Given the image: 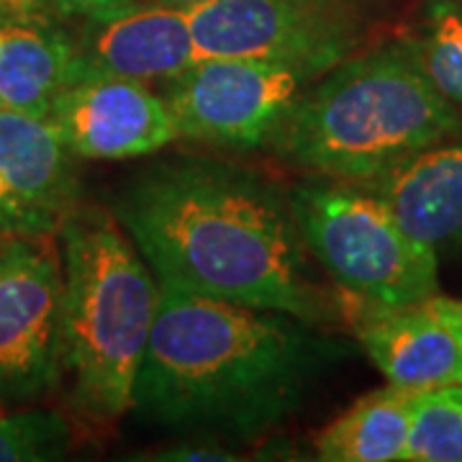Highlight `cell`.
<instances>
[{
    "mask_svg": "<svg viewBox=\"0 0 462 462\" xmlns=\"http://www.w3.org/2000/svg\"><path fill=\"white\" fill-rule=\"evenodd\" d=\"M160 285L329 324L342 309L316 278L291 196L214 160H172L136 175L114 203Z\"/></svg>",
    "mask_w": 462,
    "mask_h": 462,
    "instance_id": "1",
    "label": "cell"
},
{
    "mask_svg": "<svg viewBox=\"0 0 462 462\" xmlns=\"http://www.w3.org/2000/svg\"><path fill=\"white\" fill-rule=\"evenodd\" d=\"M345 349L296 316L160 285L132 411L185 437L254 442L303 411Z\"/></svg>",
    "mask_w": 462,
    "mask_h": 462,
    "instance_id": "2",
    "label": "cell"
},
{
    "mask_svg": "<svg viewBox=\"0 0 462 462\" xmlns=\"http://www.w3.org/2000/svg\"><path fill=\"white\" fill-rule=\"evenodd\" d=\"M457 132L460 108L427 80L398 42L355 51L324 72L263 147L311 175L370 182Z\"/></svg>",
    "mask_w": 462,
    "mask_h": 462,
    "instance_id": "3",
    "label": "cell"
},
{
    "mask_svg": "<svg viewBox=\"0 0 462 462\" xmlns=\"http://www.w3.org/2000/svg\"><path fill=\"white\" fill-rule=\"evenodd\" d=\"M60 249L62 370L69 403L90 421L114 424L134 406L160 282L118 218L100 206H75L60 229Z\"/></svg>",
    "mask_w": 462,
    "mask_h": 462,
    "instance_id": "4",
    "label": "cell"
},
{
    "mask_svg": "<svg viewBox=\"0 0 462 462\" xmlns=\"http://www.w3.org/2000/svg\"><path fill=\"white\" fill-rule=\"evenodd\" d=\"M291 206L311 257L346 300L409 309L439 293V254L363 182L311 175L293 188Z\"/></svg>",
    "mask_w": 462,
    "mask_h": 462,
    "instance_id": "5",
    "label": "cell"
},
{
    "mask_svg": "<svg viewBox=\"0 0 462 462\" xmlns=\"http://www.w3.org/2000/svg\"><path fill=\"white\" fill-rule=\"evenodd\" d=\"M62 249L54 234L0 239V409L57 393L62 370Z\"/></svg>",
    "mask_w": 462,
    "mask_h": 462,
    "instance_id": "6",
    "label": "cell"
},
{
    "mask_svg": "<svg viewBox=\"0 0 462 462\" xmlns=\"http://www.w3.org/2000/svg\"><path fill=\"white\" fill-rule=\"evenodd\" d=\"M199 60L245 57L324 75L360 50L352 0H211L188 8Z\"/></svg>",
    "mask_w": 462,
    "mask_h": 462,
    "instance_id": "7",
    "label": "cell"
},
{
    "mask_svg": "<svg viewBox=\"0 0 462 462\" xmlns=\"http://www.w3.org/2000/svg\"><path fill=\"white\" fill-rule=\"evenodd\" d=\"M319 78L281 62L203 57L162 80L160 96L178 136L254 149Z\"/></svg>",
    "mask_w": 462,
    "mask_h": 462,
    "instance_id": "8",
    "label": "cell"
},
{
    "mask_svg": "<svg viewBox=\"0 0 462 462\" xmlns=\"http://www.w3.org/2000/svg\"><path fill=\"white\" fill-rule=\"evenodd\" d=\"M83 18L67 85L85 78L162 83L199 60L188 8L129 0Z\"/></svg>",
    "mask_w": 462,
    "mask_h": 462,
    "instance_id": "9",
    "label": "cell"
},
{
    "mask_svg": "<svg viewBox=\"0 0 462 462\" xmlns=\"http://www.w3.org/2000/svg\"><path fill=\"white\" fill-rule=\"evenodd\" d=\"M72 160L47 118L0 108V239L60 234L78 206Z\"/></svg>",
    "mask_w": 462,
    "mask_h": 462,
    "instance_id": "10",
    "label": "cell"
},
{
    "mask_svg": "<svg viewBox=\"0 0 462 462\" xmlns=\"http://www.w3.org/2000/svg\"><path fill=\"white\" fill-rule=\"evenodd\" d=\"M47 121L83 160L142 157L178 136L160 93L147 83L118 78H85L65 85L51 100Z\"/></svg>",
    "mask_w": 462,
    "mask_h": 462,
    "instance_id": "11",
    "label": "cell"
},
{
    "mask_svg": "<svg viewBox=\"0 0 462 462\" xmlns=\"http://www.w3.org/2000/svg\"><path fill=\"white\" fill-rule=\"evenodd\" d=\"M345 316L363 352L388 383L413 393L462 383L460 339L427 303L375 309L345 298Z\"/></svg>",
    "mask_w": 462,
    "mask_h": 462,
    "instance_id": "12",
    "label": "cell"
},
{
    "mask_svg": "<svg viewBox=\"0 0 462 462\" xmlns=\"http://www.w3.org/2000/svg\"><path fill=\"white\" fill-rule=\"evenodd\" d=\"M406 234L437 254L462 247V134L416 152L393 170L363 182Z\"/></svg>",
    "mask_w": 462,
    "mask_h": 462,
    "instance_id": "13",
    "label": "cell"
},
{
    "mask_svg": "<svg viewBox=\"0 0 462 462\" xmlns=\"http://www.w3.org/2000/svg\"><path fill=\"white\" fill-rule=\"evenodd\" d=\"M75 36L57 18L0 16V108L47 118L67 85Z\"/></svg>",
    "mask_w": 462,
    "mask_h": 462,
    "instance_id": "14",
    "label": "cell"
},
{
    "mask_svg": "<svg viewBox=\"0 0 462 462\" xmlns=\"http://www.w3.org/2000/svg\"><path fill=\"white\" fill-rule=\"evenodd\" d=\"M413 391L383 385L357 398L345 413L316 437V455L324 462L406 460L411 434Z\"/></svg>",
    "mask_w": 462,
    "mask_h": 462,
    "instance_id": "15",
    "label": "cell"
},
{
    "mask_svg": "<svg viewBox=\"0 0 462 462\" xmlns=\"http://www.w3.org/2000/svg\"><path fill=\"white\" fill-rule=\"evenodd\" d=\"M403 44L427 80L462 106V0H430Z\"/></svg>",
    "mask_w": 462,
    "mask_h": 462,
    "instance_id": "16",
    "label": "cell"
},
{
    "mask_svg": "<svg viewBox=\"0 0 462 462\" xmlns=\"http://www.w3.org/2000/svg\"><path fill=\"white\" fill-rule=\"evenodd\" d=\"M411 462H462V383L413 396Z\"/></svg>",
    "mask_w": 462,
    "mask_h": 462,
    "instance_id": "17",
    "label": "cell"
},
{
    "mask_svg": "<svg viewBox=\"0 0 462 462\" xmlns=\"http://www.w3.org/2000/svg\"><path fill=\"white\" fill-rule=\"evenodd\" d=\"M78 431L60 411H0V462L62 460L75 449Z\"/></svg>",
    "mask_w": 462,
    "mask_h": 462,
    "instance_id": "18",
    "label": "cell"
},
{
    "mask_svg": "<svg viewBox=\"0 0 462 462\" xmlns=\"http://www.w3.org/2000/svg\"><path fill=\"white\" fill-rule=\"evenodd\" d=\"M129 3V0H0V16H47L75 18L88 16L93 11Z\"/></svg>",
    "mask_w": 462,
    "mask_h": 462,
    "instance_id": "19",
    "label": "cell"
},
{
    "mask_svg": "<svg viewBox=\"0 0 462 462\" xmlns=\"http://www.w3.org/2000/svg\"><path fill=\"white\" fill-rule=\"evenodd\" d=\"M157 460H239L229 449L216 445V439H200L190 437L188 442L167 449V455H157Z\"/></svg>",
    "mask_w": 462,
    "mask_h": 462,
    "instance_id": "20",
    "label": "cell"
},
{
    "mask_svg": "<svg viewBox=\"0 0 462 462\" xmlns=\"http://www.w3.org/2000/svg\"><path fill=\"white\" fill-rule=\"evenodd\" d=\"M431 311L442 319H449V321H462V298H447V296H437L427 300Z\"/></svg>",
    "mask_w": 462,
    "mask_h": 462,
    "instance_id": "21",
    "label": "cell"
},
{
    "mask_svg": "<svg viewBox=\"0 0 462 462\" xmlns=\"http://www.w3.org/2000/svg\"><path fill=\"white\" fill-rule=\"evenodd\" d=\"M147 3H162V5H175V8H196L211 0H147Z\"/></svg>",
    "mask_w": 462,
    "mask_h": 462,
    "instance_id": "22",
    "label": "cell"
},
{
    "mask_svg": "<svg viewBox=\"0 0 462 462\" xmlns=\"http://www.w3.org/2000/svg\"><path fill=\"white\" fill-rule=\"evenodd\" d=\"M447 324L455 329V334H457V339H460V345H462V321H449V319H445Z\"/></svg>",
    "mask_w": 462,
    "mask_h": 462,
    "instance_id": "23",
    "label": "cell"
},
{
    "mask_svg": "<svg viewBox=\"0 0 462 462\" xmlns=\"http://www.w3.org/2000/svg\"><path fill=\"white\" fill-rule=\"evenodd\" d=\"M0 411H3V409H0Z\"/></svg>",
    "mask_w": 462,
    "mask_h": 462,
    "instance_id": "24",
    "label": "cell"
}]
</instances>
